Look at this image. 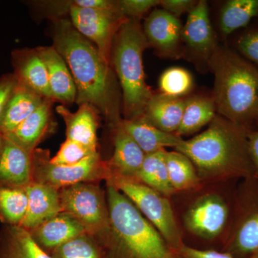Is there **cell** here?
Here are the masks:
<instances>
[{"instance_id": "10", "label": "cell", "mask_w": 258, "mask_h": 258, "mask_svg": "<svg viewBox=\"0 0 258 258\" xmlns=\"http://www.w3.org/2000/svg\"><path fill=\"white\" fill-rule=\"evenodd\" d=\"M227 217L228 208L225 201L211 193L203 195L191 205L185 214L184 223L195 235L213 239L223 230Z\"/></svg>"}, {"instance_id": "42", "label": "cell", "mask_w": 258, "mask_h": 258, "mask_svg": "<svg viewBox=\"0 0 258 258\" xmlns=\"http://www.w3.org/2000/svg\"><path fill=\"white\" fill-rule=\"evenodd\" d=\"M256 118H257L258 119V107H257V115H256Z\"/></svg>"}, {"instance_id": "2", "label": "cell", "mask_w": 258, "mask_h": 258, "mask_svg": "<svg viewBox=\"0 0 258 258\" xmlns=\"http://www.w3.org/2000/svg\"><path fill=\"white\" fill-rule=\"evenodd\" d=\"M109 230L98 241L103 258H183L116 188L106 183Z\"/></svg>"}, {"instance_id": "26", "label": "cell", "mask_w": 258, "mask_h": 258, "mask_svg": "<svg viewBox=\"0 0 258 258\" xmlns=\"http://www.w3.org/2000/svg\"><path fill=\"white\" fill-rule=\"evenodd\" d=\"M166 149L147 154L136 179L168 198L175 193L170 184L166 166Z\"/></svg>"}, {"instance_id": "19", "label": "cell", "mask_w": 258, "mask_h": 258, "mask_svg": "<svg viewBox=\"0 0 258 258\" xmlns=\"http://www.w3.org/2000/svg\"><path fill=\"white\" fill-rule=\"evenodd\" d=\"M46 66L53 100L71 103L77 99V88L66 61L53 47L36 49Z\"/></svg>"}, {"instance_id": "15", "label": "cell", "mask_w": 258, "mask_h": 258, "mask_svg": "<svg viewBox=\"0 0 258 258\" xmlns=\"http://www.w3.org/2000/svg\"><path fill=\"white\" fill-rule=\"evenodd\" d=\"M28 232L38 246L48 254L68 241L86 233L77 220L64 212H60Z\"/></svg>"}, {"instance_id": "20", "label": "cell", "mask_w": 258, "mask_h": 258, "mask_svg": "<svg viewBox=\"0 0 258 258\" xmlns=\"http://www.w3.org/2000/svg\"><path fill=\"white\" fill-rule=\"evenodd\" d=\"M187 97L172 98L154 93L148 102L143 116L161 131L175 134L181 123Z\"/></svg>"}, {"instance_id": "31", "label": "cell", "mask_w": 258, "mask_h": 258, "mask_svg": "<svg viewBox=\"0 0 258 258\" xmlns=\"http://www.w3.org/2000/svg\"><path fill=\"white\" fill-rule=\"evenodd\" d=\"M50 254L52 258H103L99 244L87 233L68 241Z\"/></svg>"}, {"instance_id": "17", "label": "cell", "mask_w": 258, "mask_h": 258, "mask_svg": "<svg viewBox=\"0 0 258 258\" xmlns=\"http://www.w3.org/2000/svg\"><path fill=\"white\" fill-rule=\"evenodd\" d=\"M113 128L114 152L111 159L106 161L111 175L135 179L145 159V153L125 132L121 120Z\"/></svg>"}, {"instance_id": "40", "label": "cell", "mask_w": 258, "mask_h": 258, "mask_svg": "<svg viewBox=\"0 0 258 258\" xmlns=\"http://www.w3.org/2000/svg\"><path fill=\"white\" fill-rule=\"evenodd\" d=\"M3 144H4V137L0 134V156L3 150Z\"/></svg>"}, {"instance_id": "32", "label": "cell", "mask_w": 258, "mask_h": 258, "mask_svg": "<svg viewBox=\"0 0 258 258\" xmlns=\"http://www.w3.org/2000/svg\"><path fill=\"white\" fill-rule=\"evenodd\" d=\"M232 248L236 253L242 255L258 253V212L250 214L241 223Z\"/></svg>"}, {"instance_id": "37", "label": "cell", "mask_w": 258, "mask_h": 258, "mask_svg": "<svg viewBox=\"0 0 258 258\" xmlns=\"http://www.w3.org/2000/svg\"><path fill=\"white\" fill-rule=\"evenodd\" d=\"M183 258H235L228 252H220L213 249H199L183 244L177 249Z\"/></svg>"}, {"instance_id": "3", "label": "cell", "mask_w": 258, "mask_h": 258, "mask_svg": "<svg viewBox=\"0 0 258 258\" xmlns=\"http://www.w3.org/2000/svg\"><path fill=\"white\" fill-rule=\"evenodd\" d=\"M175 150L189 158L201 181L219 180L242 172L252 162L248 133L244 127L218 114L206 130L183 140Z\"/></svg>"}, {"instance_id": "22", "label": "cell", "mask_w": 258, "mask_h": 258, "mask_svg": "<svg viewBox=\"0 0 258 258\" xmlns=\"http://www.w3.org/2000/svg\"><path fill=\"white\" fill-rule=\"evenodd\" d=\"M53 100L45 98L43 103L13 132L3 136L28 152L32 153L45 136L50 124Z\"/></svg>"}, {"instance_id": "16", "label": "cell", "mask_w": 258, "mask_h": 258, "mask_svg": "<svg viewBox=\"0 0 258 258\" xmlns=\"http://www.w3.org/2000/svg\"><path fill=\"white\" fill-rule=\"evenodd\" d=\"M12 57L14 75L18 82L44 98L53 100L46 66L36 49L16 50Z\"/></svg>"}, {"instance_id": "39", "label": "cell", "mask_w": 258, "mask_h": 258, "mask_svg": "<svg viewBox=\"0 0 258 258\" xmlns=\"http://www.w3.org/2000/svg\"><path fill=\"white\" fill-rule=\"evenodd\" d=\"M248 146L251 160L258 170V132L248 133Z\"/></svg>"}, {"instance_id": "35", "label": "cell", "mask_w": 258, "mask_h": 258, "mask_svg": "<svg viewBox=\"0 0 258 258\" xmlns=\"http://www.w3.org/2000/svg\"><path fill=\"white\" fill-rule=\"evenodd\" d=\"M237 45L240 53L249 60V62L258 67V31L242 35L237 41Z\"/></svg>"}, {"instance_id": "34", "label": "cell", "mask_w": 258, "mask_h": 258, "mask_svg": "<svg viewBox=\"0 0 258 258\" xmlns=\"http://www.w3.org/2000/svg\"><path fill=\"white\" fill-rule=\"evenodd\" d=\"M160 0H120L117 1L120 14L128 19L139 20L152 8L160 5Z\"/></svg>"}, {"instance_id": "12", "label": "cell", "mask_w": 258, "mask_h": 258, "mask_svg": "<svg viewBox=\"0 0 258 258\" xmlns=\"http://www.w3.org/2000/svg\"><path fill=\"white\" fill-rule=\"evenodd\" d=\"M181 38L190 52L208 64L209 58L218 45L210 21L208 4L205 0L198 1L188 13Z\"/></svg>"}, {"instance_id": "9", "label": "cell", "mask_w": 258, "mask_h": 258, "mask_svg": "<svg viewBox=\"0 0 258 258\" xmlns=\"http://www.w3.org/2000/svg\"><path fill=\"white\" fill-rule=\"evenodd\" d=\"M71 22L75 28L94 43L102 57L111 64L112 45L117 32L128 20L118 10L82 8L69 3Z\"/></svg>"}, {"instance_id": "36", "label": "cell", "mask_w": 258, "mask_h": 258, "mask_svg": "<svg viewBox=\"0 0 258 258\" xmlns=\"http://www.w3.org/2000/svg\"><path fill=\"white\" fill-rule=\"evenodd\" d=\"M198 1L194 0H161V9L179 18L185 13H189Z\"/></svg>"}, {"instance_id": "41", "label": "cell", "mask_w": 258, "mask_h": 258, "mask_svg": "<svg viewBox=\"0 0 258 258\" xmlns=\"http://www.w3.org/2000/svg\"><path fill=\"white\" fill-rule=\"evenodd\" d=\"M251 258H258V253L254 254V255Z\"/></svg>"}, {"instance_id": "21", "label": "cell", "mask_w": 258, "mask_h": 258, "mask_svg": "<svg viewBox=\"0 0 258 258\" xmlns=\"http://www.w3.org/2000/svg\"><path fill=\"white\" fill-rule=\"evenodd\" d=\"M121 125L146 155L167 147L175 149L184 140L175 134L166 133L157 128L143 115L134 119H122Z\"/></svg>"}, {"instance_id": "1", "label": "cell", "mask_w": 258, "mask_h": 258, "mask_svg": "<svg viewBox=\"0 0 258 258\" xmlns=\"http://www.w3.org/2000/svg\"><path fill=\"white\" fill-rule=\"evenodd\" d=\"M52 40V47L66 61L74 78L78 104L91 105L113 126L119 123V91L111 64L69 20H56Z\"/></svg>"}, {"instance_id": "28", "label": "cell", "mask_w": 258, "mask_h": 258, "mask_svg": "<svg viewBox=\"0 0 258 258\" xmlns=\"http://www.w3.org/2000/svg\"><path fill=\"white\" fill-rule=\"evenodd\" d=\"M166 159L169 181L175 192L195 189L200 186L201 179L186 155L176 150L167 151Z\"/></svg>"}, {"instance_id": "14", "label": "cell", "mask_w": 258, "mask_h": 258, "mask_svg": "<svg viewBox=\"0 0 258 258\" xmlns=\"http://www.w3.org/2000/svg\"><path fill=\"white\" fill-rule=\"evenodd\" d=\"M25 190L28 195V206L20 226L25 230H31L62 212L59 189L32 181Z\"/></svg>"}, {"instance_id": "27", "label": "cell", "mask_w": 258, "mask_h": 258, "mask_svg": "<svg viewBox=\"0 0 258 258\" xmlns=\"http://www.w3.org/2000/svg\"><path fill=\"white\" fill-rule=\"evenodd\" d=\"M258 15V0H229L220 11V27L222 35L228 36L244 28Z\"/></svg>"}, {"instance_id": "23", "label": "cell", "mask_w": 258, "mask_h": 258, "mask_svg": "<svg viewBox=\"0 0 258 258\" xmlns=\"http://www.w3.org/2000/svg\"><path fill=\"white\" fill-rule=\"evenodd\" d=\"M45 98L18 82L0 119V134L5 136L13 132L43 103Z\"/></svg>"}, {"instance_id": "7", "label": "cell", "mask_w": 258, "mask_h": 258, "mask_svg": "<svg viewBox=\"0 0 258 258\" xmlns=\"http://www.w3.org/2000/svg\"><path fill=\"white\" fill-rule=\"evenodd\" d=\"M60 191L62 212L74 217L86 233L98 242L109 230V213L106 194L95 182L66 186Z\"/></svg>"}, {"instance_id": "13", "label": "cell", "mask_w": 258, "mask_h": 258, "mask_svg": "<svg viewBox=\"0 0 258 258\" xmlns=\"http://www.w3.org/2000/svg\"><path fill=\"white\" fill-rule=\"evenodd\" d=\"M32 154L4 137L0 156V187L25 189L32 182Z\"/></svg>"}, {"instance_id": "30", "label": "cell", "mask_w": 258, "mask_h": 258, "mask_svg": "<svg viewBox=\"0 0 258 258\" xmlns=\"http://www.w3.org/2000/svg\"><path fill=\"white\" fill-rule=\"evenodd\" d=\"M194 86L192 76L187 70L171 67L161 74L159 79V93L172 98H185Z\"/></svg>"}, {"instance_id": "11", "label": "cell", "mask_w": 258, "mask_h": 258, "mask_svg": "<svg viewBox=\"0 0 258 258\" xmlns=\"http://www.w3.org/2000/svg\"><path fill=\"white\" fill-rule=\"evenodd\" d=\"M182 24L179 18L161 8H155L144 22L143 30L149 47L161 56L178 57L182 42Z\"/></svg>"}, {"instance_id": "8", "label": "cell", "mask_w": 258, "mask_h": 258, "mask_svg": "<svg viewBox=\"0 0 258 258\" xmlns=\"http://www.w3.org/2000/svg\"><path fill=\"white\" fill-rule=\"evenodd\" d=\"M50 160L49 151L37 148L32 152V181L60 190L79 183L106 181L111 175L106 161L98 152L74 165H57Z\"/></svg>"}, {"instance_id": "5", "label": "cell", "mask_w": 258, "mask_h": 258, "mask_svg": "<svg viewBox=\"0 0 258 258\" xmlns=\"http://www.w3.org/2000/svg\"><path fill=\"white\" fill-rule=\"evenodd\" d=\"M139 20L128 19L113 40L111 64L119 81L123 99V119L144 115L154 92L148 86L144 73L143 53L149 47Z\"/></svg>"}, {"instance_id": "24", "label": "cell", "mask_w": 258, "mask_h": 258, "mask_svg": "<svg viewBox=\"0 0 258 258\" xmlns=\"http://www.w3.org/2000/svg\"><path fill=\"white\" fill-rule=\"evenodd\" d=\"M0 258H52L38 246L28 230L5 225L0 230Z\"/></svg>"}, {"instance_id": "33", "label": "cell", "mask_w": 258, "mask_h": 258, "mask_svg": "<svg viewBox=\"0 0 258 258\" xmlns=\"http://www.w3.org/2000/svg\"><path fill=\"white\" fill-rule=\"evenodd\" d=\"M96 152L98 151L96 149L66 139L61 144L58 152L54 157H50V161L52 164L57 165H74Z\"/></svg>"}, {"instance_id": "18", "label": "cell", "mask_w": 258, "mask_h": 258, "mask_svg": "<svg viewBox=\"0 0 258 258\" xmlns=\"http://www.w3.org/2000/svg\"><path fill=\"white\" fill-rule=\"evenodd\" d=\"M56 111L66 123V139L97 150L99 112L96 108L83 103L74 113L64 106H57Z\"/></svg>"}, {"instance_id": "38", "label": "cell", "mask_w": 258, "mask_h": 258, "mask_svg": "<svg viewBox=\"0 0 258 258\" xmlns=\"http://www.w3.org/2000/svg\"><path fill=\"white\" fill-rule=\"evenodd\" d=\"M18 82L14 74L5 75L0 78V119Z\"/></svg>"}, {"instance_id": "25", "label": "cell", "mask_w": 258, "mask_h": 258, "mask_svg": "<svg viewBox=\"0 0 258 258\" xmlns=\"http://www.w3.org/2000/svg\"><path fill=\"white\" fill-rule=\"evenodd\" d=\"M215 101L208 95H195L187 97L181 123L175 135H192L210 124L216 116Z\"/></svg>"}, {"instance_id": "6", "label": "cell", "mask_w": 258, "mask_h": 258, "mask_svg": "<svg viewBox=\"0 0 258 258\" xmlns=\"http://www.w3.org/2000/svg\"><path fill=\"white\" fill-rule=\"evenodd\" d=\"M106 181L134 204L172 248L177 250L184 244L172 207L166 197L134 178L112 174Z\"/></svg>"}, {"instance_id": "29", "label": "cell", "mask_w": 258, "mask_h": 258, "mask_svg": "<svg viewBox=\"0 0 258 258\" xmlns=\"http://www.w3.org/2000/svg\"><path fill=\"white\" fill-rule=\"evenodd\" d=\"M28 206L25 189L0 187V221L5 225H21Z\"/></svg>"}, {"instance_id": "4", "label": "cell", "mask_w": 258, "mask_h": 258, "mask_svg": "<svg viewBox=\"0 0 258 258\" xmlns=\"http://www.w3.org/2000/svg\"><path fill=\"white\" fill-rule=\"evenodd\" d=\"M214 74L217 113L244 127L256 118L258 68L228 47L217 46L208 61Z\"/></svg>"}]
</instances>
